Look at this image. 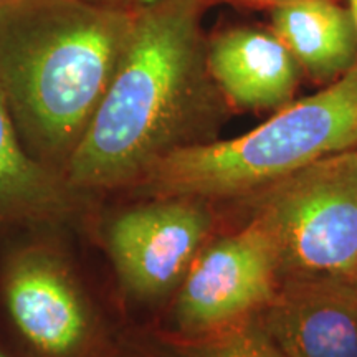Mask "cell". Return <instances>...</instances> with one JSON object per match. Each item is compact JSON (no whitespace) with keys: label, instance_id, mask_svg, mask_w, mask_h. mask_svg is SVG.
I'll return each mask as SVG.
<instances>
[{"label":"cell","instance_id":"5bb4252c","mask_svg":"<svg viewBox=\"0 0 357 357\" xmlns=\"http://www.w3.org/2000/svg\"><path fill=\"white\" fill-rule=\"evenodd\" d=\"M84 2L95 3V6H105V7H118V8H128V10H136L147 6L153 0H84Z\"/></svg>","mask_w":357,"mask_h":357},{"label":"cell","instance_id":"8992f818","mask_svg":"<svg viewBox=\"0 0 357 357\" xmlns=\"http://www.w3.org/2000/svg\"><path fill=\"white\" fill-rule=\"evenodd\" d=\"M0 291L13 329L35 357H89L106 339L73 263L52 240L13 248Z\"/></svg>","mask_w":357,"mask_h":357},{"label":"cell","instance_id":"8fae6325","mask_svg":"<svg viewBox=\"0 0 357 357\" xmlns=\"http://www.w3.org/2000/svg\"><path fill=\"white\" fill-rule=\"evenodd\" d=\"M270 10V30L312 79L329 84L354 68L357 30L346 7L334 0H289Z\"/></svg>","mask_w":357,"mask_h":357},{"label":"cell","instance_id":"2e32d148","mask_svg":"<svg viewBox=\"0 0 357 357\" xmlns=\"http://www.w3.org/2000/svg\"><path fill=\"white\" fill-rule=\"evenodd\" d=\"M347 10L351 13V19L354 22V26L357 30V0H347Z\"/></svg>","mask_w":357,"mask_h":357},{"label":"cell","instance_id":"7a4b0ae2","mask_svg":"<svg viewBox=\"0 0 357 357\" xmlns=\"http://www.w3.org/2000/svg\"><path fill=\"white\" fill-rule=\"evenodd\" d=\"M136 10L84 0L0 8V93L26 153L60 176L114 77Z\"/></svg>","mask_w":357,"mask_h":357},{"label":"cell","instance_id":"7c38bea8","mask_svg":"<svg viewBox=\"0 0 357 357\" xmlns=\"http://www.w3.org/2000/svg\"><path fill=\"white\" fill-rule=\"evenodd\" d=\"M162 337L178 357H287L268 334L260 316L190 339Z\"/></svg>","mask_w":357,"mask_h":357},{"label":"cell","instance_id":"4fadbf2b","mask_svg":"<svg viewBox=\"0 0 357 357\" xmlns=\"http://www.w3.org/2000/svg\"><path fill=\"white\" fill-rule=\"evenodd\" d=\"M89 357H178L171 346L162 337L154 341L144 339L118 336L108 337L96 347Z\"/></svg>","mask_w":357,"mask_h":357},{"label":"cell","instance_id":"6da1fadb","mask_svg":"<svg viewBox=\"0 0 357 357\" xmlns=\"http://www.w3.org/2000/svg\"><path fill=\"white\" fill-rule=\"evenodd\" d=\"M207 0H153L136 19L100 108L65 171L102 200L131 189L164 155L217 139L230 109L208 73Z\"/></svg>","mask_w":357,"mask_h":357},{"label":"cell","instance_id":"9c48e42d","mask_svg":"<svg viewBox=\"0 0 357 357\" xmlns=\"http://www.w3.org/2000/svg\"><path fill=\"white\" fill-rule=\"evenodd\" d=\"M205 58L230 111H278L294 101L301 68L271 30H218L207 37Z\"/></svg>","mask_w":357,"mask_h":357},{"label":"cell","instance_id":"3957f363","mask_svg":"<svg viewBox=\"0 0 357 357\" xmlns=\"http://www.w3.org/2000/svg\"><path fill=\"white\" fill-rule=\"evenodd\" d=\"M356 147L357 63L344 77L291 101L242 136L181 147L164 155L116 199L242 202L316 160Z\"/></svg>","mask_w":357,"mask_h":357},{"label":"cell","instance_id":"5b68a950","mask_svg":"<svg viewBox=\"0 0 357 357\" xmlns=\"http://www.w3.org/2000/svg\"><path fill=\"white\" fill-rule=\"evenodd\" d=\"M89 218L98 225L121 288L147 305L172 300L222 225L217 204L187 197L121 199L111 208L98 200Z\"/></svg>","mask_w":357,"mask_h":357},{"label":"cell","instance_id":"ac0fdd59","mask_svg":"<svg viewBox=\"0 0 357 357\" xmlns=\"http://www.w3.org/2000/svg\"><path fill=\"white\" fill-rule=\"evenodd\" d=\"M351 283H352V284H356V287H357V270H356V275H354V278H352Z\"/></svg>","mask_w":357,"mask_h":357},{"label":"cell","instance_id":"9a60e30c","mask_svg":"<svg viewBox=\"0 0 357 357\" xmlns=\"http://www.w3.org/2000/svg\"><path fill=\"white\" fill-rule=\"evenodd\" d=\"M208 3H240V6H268L275 7L278 3L289 2V0H207Z\"/></svg>","mask_w":357,"mask_h":357},{"label":"cell","instance_id":"d6986e66","mask_svg":"<svg viewBox=\"0 0 357 357\" xmlns=\"http://www.w3.org/2000/svg\"><path fill=\"white\" fill-rule=\"evenodd\" d=\"M0 357H10V356H7L6 352H3V351H0Z\"/></svg>","mask_w":357,"mask_h":357},{"label":"cell","instance_id":"52a82bcc","mask_svg":"<svg viewBox=\"0 0 357 357\" xmlns=\"http://www.w3.org/2000/svg\"><path fill=\"white\" fill-rule=\"evenodd\" d=\"M280 287L273 243L260 223L247 218L200 250L171 300V331L160 336L199 337L253 318Z\"/></svg>","mask_w":357,"mask_h":357},{"label":"cell","instance_id":"30bf717a","mask_svg":"<svg viewBox=\"0 0 357 357\" xmlns=\"http://www.w3.org/2000/svg\"><path fill=\"white\" fill-rule=\"evenodd\" d=\"M96 204L26 153L0 93V225H66L88 220Z\"/></svg>","mask_w":357,"mask_h":357},{"label":"cell","instance_id":"277c9868","mask_svg":"<svg viewBox=\"0 0 357 357\" xmlns=\"http://www.w3.org/2000/svg\"><path fill=\"white\" fill-rule=\"evenodd\" d=\"M242 204L273 243L281 283L354 278L357 147L316 160Z\"/></svg>","mask_w":357,"mask_h":357},{"label":"cell","instance_id":"ba28073f","mask_svg":"<svg viewBox=\"0 0 357 357\" xmlns=\"http://www.w3.org/2000/svg\"><path fill=\"white\" fill-rule=\"evenodd\" d=\"M258 316L287 357H357V287L351 281H283Z\"/></svg>","mask_w":357,"mask_h":357},{"label":"cell","instance_id":"e0dca14e","mask_svg":"<svg viewBox=\"0 0 357 357\" xmlns=\"http://www.w3.org/2000/svg\"><path fill=\"white\" fill-rule=\"evenodd\" d=\"M22 2V0H0V8L7 7V6H13V3Z\"/></svg>","mask_w":357,"mask_h":357}]
</instances>
